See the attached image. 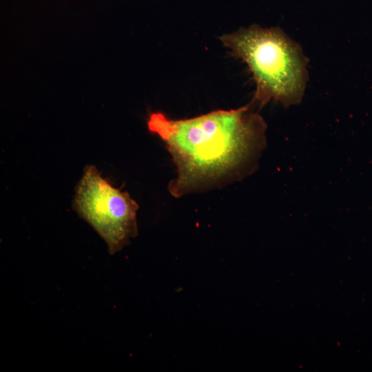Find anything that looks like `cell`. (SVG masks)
<instances>
[{
  "instance_id": "cell-1",
  "label": "cell",
  "mask_w": 372,
  "mask_h": 372,
  "mask_svg": "<svg viewBox=\"0 0 372 372\" xmlns=\"http://www.w3.org/2000/svg\"><path fill=\"white\" fill-rule=\"evenodd\" d=\"M147 127L172 156L177 176L169 191L181 197L240 175L265 145L267 125L250 103L185 119L153 112Z\"/></svg>"
},
{
  "instance_id": "cell-2",
  "label": "cell",
  "mask_w": 372,
  "mask_h": 372,
  "mask_svg": "<svg viewBox=\"0 0 372 372\" xmlns=\"http://www.w3.org/2000/svg\"><path fill=\"white\" fill-rule=\"evenodd\" d=\"M220 40L251 72L256 85L253 105L261 108L273 100L288 107L301 101L307 60L300 46L281 29L253 25L224 34Z\"/></svg>"
},
{
  "instance_id": "cell-3",
  "label": "cell",
  "mask_w": 372,
  "mask_h": 372,
  "mask_svg": "<svg viewBox=\"0 0 372 372\" xmlns=\"http://www.w3.org/2000/svg\"><path fill=\"white\" fill-rule=\"evenodd\" d=\"M72 206L105 240L110 254L137 235V203L103 178L94 165L85 167L75 187Z\"/></svg>"
}]
</instances>
